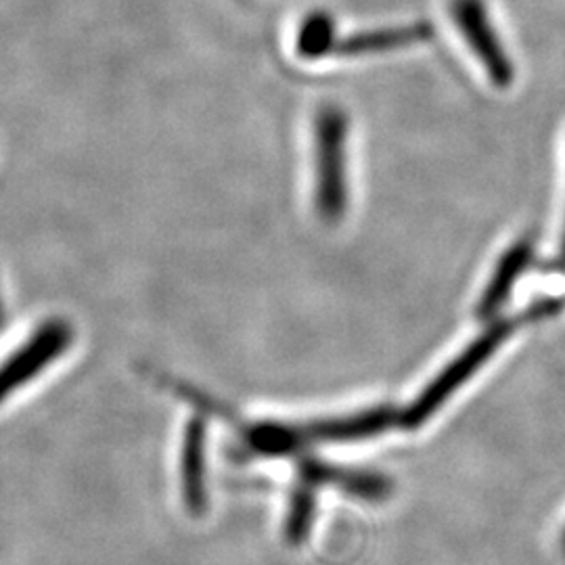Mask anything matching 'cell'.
<instances>
[{"label": "cell", "instance_id": "obj_1", "mask_svg": "<svg viewBox=\"0 0 565 565\" xmlns=\"http://www.w3.org/2000/svg\"><path fill=\"white\" fill-rule=\"evenodd\" d=\"M562 303L564 302L545 300L534 303L525 315L488 324L457 359H452L429 384L425 385L424 392L404 411L401 427L419 429L422 425L427 424L445 406L446 401L455 392H459L494 356V352L518 331L522 321H539L543 317H551L562 308Z\"/></svg>", "mask_w": 565, "mask_h": 565}, {"label": "cell", "instance_id": "obj_2", "mask_svg": "<svg viewBox=\"0 0 565 565\" xmlns=\"http://www.w3.org/2000/svg\"><path fill=\"white\" fill-rule=\"evenodd\" d=\"M315 207L327 224L342 223L348 210V116L335 105L315 120Z\"/></svg>", "mask_w": 565, "mask_h": 565}, {"label": "cell", "instance_id": "obj_3", "mask_svg": "<svg viewBox=\"0 0 565 565\" xmlns=\"http://www.w3.org/2000/svg\"><path fill=\"white\" fill-rule=\"evenodd\" d=\"M72 343L74 327L65 319L44 321L7 361L0 363V403L60 361Z\"/></svg>", "mask_w": 565, "mask_h": 565}, {"label": "cell", "instance_id": "obj_4", "mask_svg": "<svg viewBox=\"0 0 565 565\" xmlns=\"http://www.w3.org/2000/svg\"><path fill=\"white\" fill-rule=\"evenodd\" d=\"M450 15L490 82L499 88H509L515 81V65L488 18L484 0H450Z\"/></svg>", "mask_w": 565, "mask_h": 565}, {"label": "cell", "instance_id": "obj_5", "mask_svg": "<svg viewBox=\"0 0 565 565\" xmlns=\"http://www.w3.org/2000/svg\"><path fill=\"white\" fill-rule=\"evenodd\" d=\"M401 417L403 413H398L394 406L382 404L361 413H350L343 417L319 419V422L302 425L303 440L306 446L312 443H323V445L361 443L401 425Z\"/></svg>", "mask_w": 565, "mask_h": 565}, {"label": "cell", "instance_id": "obj_6", "mask_svg": "<svg viewBox=\"0 0 565 565\" xmlns=\"http://www.w3.org/2000/svg\"><path fill=\"white\" fill-rule=\"evenodd\" d=\"M298 471L302 484L312 488L338 486L345 494L363 501H384L392 494V482L377 471L338 467L312 457H303L298 465Z\"/></svg>", "mask_w": 565, "mask_h": 565}, {"label": "cell", "instance_id": "obj_7", "mask_svg": "<svg viewBox=\"0 0 565 565\" xmlns=\"http://www.w3.org/2000/svg\"><path fill=\"white\" fill-rule=\"evenodd\" d=\"M534 260V243L530 239H520L513 243L494 268L492 279L486 285L484 294L478 302V317L484 321H492L501 308L505 306L518 279L530 268Z\"/></svg>", "mask_w": 565, "mask_h": 565}, {"label": "cell", "instance_id": "obj_8", "mask_svg": "<svg viewBox=\"0 0 565 565\" xmlns=\"http://www.w3.org/2000/svg\"><path fill=\"white\" fill-rule=\"evenodd\" d=\"M431 39H434V28L427 21L411 23V25H396V28H380V30H369V32L345 36L338 42L335 55L361 57V55L396 51V49L413 46V44L431 41Z\"/></svg>", "mask_w": 565, "mask_h": 565}, {"label": "cell", "instance_id": "obj_9", "mask_svg": "<svg viewBox=\"0 0 565 565\" xmlns=\"http://www.w3.org/2000/svg\"><path fill=\"white\" fill-rule=\"evenodd\" d=\"M203 480H205V424L202 419H193L186 425L184 446H182V484L186 505L193 511H202Z\"/></svg>", "mask_w": 565, "mask_h": 565}, {"label": "cell", "instance_id": "obj_10", "mask_svg": "<svg viewBox=\"0 0 565 565\" xmlns=\"http://www.w3.org/2000/svg\"><path fill=\"white\" fill-rule=\"evenodd\" d=\"M243 443L249 446L254 455H264V457L296 455L306 446L302 425L277 424V422L249 425L243 431Z\"/></svg>", "mask_w": 565, "mask_h": 565}, {"label": "cell", "instance_id": "obj_11", "mask_svg": "<svg viewBox=\"0 0 565 565\" xmlns=\"http://www.w3.org/2000/svg\"><path fill=\"white\" fill-rule=\"evenodd\" d=\"M338 42L340 39L335 34L333 18L324 11H315L302 21L298 30L296 49L302 60H321L329 53H335Z\"/></svg>", "mask_w": 565, "mask_h": 565}, {"label": "cell", "instance_id": "obj_12", "mask_svg": "<svg viewBox=\"0 0 565 565\" xmlns=\"http://www.w3.org/2000/svg\"><path fill=\"white\" fill-rule=\"evenodd\" d=\"M315 511H317L315 488L300 482L291 494L289 515H287V524H285V534L291 545H302L303 541L308 539L310 527L315 522Z\"/></svg>", "mask_w": 565, "mask_h": 565}, {"label": "cell", "instance_id": "obj_13", "mask_svg": "<svg viewBox=\"0 0 565 565\" xmlns=\"http://www.w3.org/2000/svg\"><path fill=\"white\" fill-rule=\"evenodd\" d=\"M559 266L565 268V233H564V242H562V252H559Z\"/></svg>", "mask_w": 565, "mask_h": 565}, {"label": "cell", "instance_id": "obj_14", "mask_svg": "<svg viewBox=\"0 0 565 565\" xmlns=\"http://www.w3.org/2000/svg\"><path fill=\"white\" fill-rule=\"evenodd\" d=\"M4 323V303H2V296H0V327Z\"/></svg>", "mask_w": 565, "mask_h": 565}, {"label": "cell", "instance_id": "obj_15", "mask_svg": "<svg viewBox=\"0 0 565 565\" xmlns=\"http://www.w3.org/2000/svg\"><path fill=\"white\" fill-rule=\"evenodd\" d=\"M564 548H565V534H564Z\"/></svg>", "mask_w": 565, "mask_h": 565}]
</instances>
